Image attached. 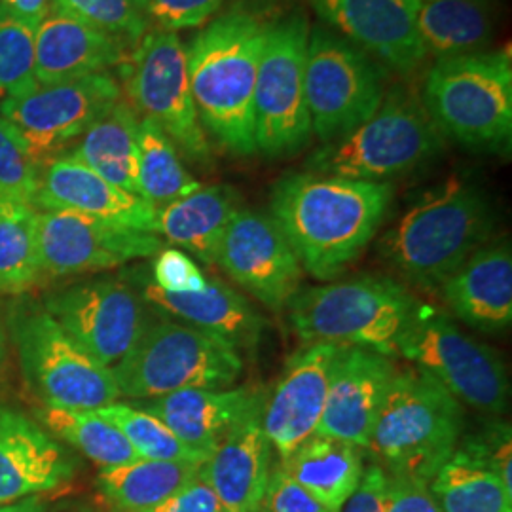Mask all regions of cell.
<instances>
[{"instance_id":"6da1fadb","label":"cell","mask_w":512,"mask_h":512,"mask_svg":"<svg viewBox=\"0 0 512 512\" xmlns=\"http://www.w3.org/2000/svg\"><path fill=\"white\" fill-rule=\"evenodd\" d=\"M393 184L355 181L313 171L275 184L270 217L304 272L321 281L344 274L365 253L393 202Z\"/></svg>"},{"instance_id":"7a4b0ae2","label":"cell","mask_w":512,"mask_h":512,"mask_svg":"<svg viewBox=\"0 0 512 512\" xmlns=\"http://www.w3.org/2000/svg\"><path fill=\"white\" fill-rule=\"evenodd\" d=\"M270 25L253 12L232 10L205 23L186 48L203 129L236 156L256 152V74Z\"/></svg>"},{"instance_id":"3957f363","label":"cell","mask_w":512,"mask_h":512,"mask_svg":"<svg viewBox=\"0 0 512 512\" xmlns=\"http://www.w3.org/2000/svg\"><path fill=\"white\" fill-rule=\"evenodd\" d=\"M495 226L488 196L461 179L431 188L380 239V253L412 285L440 289L486 245Z\"/></svg>"},{"instance_id":"277c9868","label":"cell","mask_w":512,"mask_h":512,"mask_svg":"<svg viewBox=\"0 0 512 512\" xmlns=\"http://www.w3.org/2000/svg\"><path fill=\"white\" fill-rule=\"evenodd\" d=\"M463 406L416 370H397L366 452L389 476L429 484L463 433Z\"/></svg>"},{"instance_id":"5b68a950","label":"cell","mask_w":512,"mask_h":512,"mask_svg":"<svg viewBox=\"0 0 512 512\" xmlns=\"http://www.w3.org/2000/svg\"><path fill=\"white\" fill-rule=\"evenodd\" d=\"M420 97L440 133L461 147L511 148V48L437 59L425 74Z\"/></svg>"},{"instance_id":"8992f818","label":"cell","mask_w":512,"mask_h":512,"mask_svg":"<svg viewBox=\"0 0 512 512\" xmlns=\"http://www.w3.org/2000/svg\"><path fill=\"white\" fill-rule=\"evenodd\" d=\"M444 145L420 95L397 86L366 122L319 148L306 165L321 175L387 183L431 164Z\"/></svg>"},{"instance_id":"52a82bcc","label":"cell","mask_w":512,"mask_h":512,"mask_svg":"<svg viewBox=\"0 0 512 512\" xmlns=\"http://www.w3.org/2000/svg\"><path fill=\"white\" fill-rule=\"evenodd\" d=\"M418 300L391 277L361 275L294 294L289 319L304 344L334 342L399 355Z\"/></svg>"},{"instance_id":"ba28073f","label":"cell","mask_w":512,"mask_h":512,"mask_svg":"<svg viewBox=\"0 0 512 512\" xmlns=\"http://www.w3.org/2000/svg\"><path fill=\"white\" fill-rule=\"evenodd\" d=\"M120 395L158 399L183 389H228L243 372L238 349L177 321H156L114 365Z\"/></svg>"},{"instance_id":"9c48e42d","label":"cell","mask_w":512,"mask_h":512,"mask_svg":"<svg viewBox=\"0 0 512 512\" xmlns=\"http://www.w3.org/2000/svg\"><path fill=\"white\" fill-rule=\"evenodd\" d=\"M399 355L482 414L501 416L509 406L511 384L501 357L429 304L418 302Z\"/></svg>"},{"instance_id":"30bf717a","label":"cell","mask_w":512,"mask_h":512,"mask_svg":"<svg viewBox=\"0 0 512 512\" xmlns=\"http://www.w3.org/2000/svg\"><path fill=\"white\" fill-rule=\"evenodd\" d=\"M308 40L310 25L304 16L270 25L255 86L256 152L268 158H289L310 145Z\"/></svg>"},{"instance_id":"8fae6325","label":"cell","mask_w":512,"mask_h":512,"mask_svg":"<svg viewBox=\"0 0 512 512\" xmlns=\"http://www.w3.org/2000/svg\"><path fill=\"white\" fill-rule=\"evenodd\" d=\"M384 82L382 63L334 31L310 29L306 99L321 141H336L366 122L384 101Z\"/></svg>"},{"instance_id":"7c38bea8","label":"cell","mask_w":512,"mask_h":512,"mask_svg":"<svg viewBox=\"0 0 512 512\" xmlns=\"http://www.w3.org/2000/svg\"><path fill=\"white\" fill-rule=\"evenodd\" d=\"M14 338L25 378L46 406L93 412L122 397L112 368L80 348L48 311L19 313Z\"/></svg>"},{"instance_id":"4fadbf2b","label":"cell","mask_w":512,"mask_h":512,"mask_svg":"<svg viewBox=\"0 0 512 512\" xmlns=\"http://www.w3.org/2000/svg\"><path fill=\"white\" fill-rule=\"evenodd\" d=\"M124 61L129 105L164 129L179 150L200 164L211 162L188 78L183 40L173 31H148Z\"/></svg>"},{"instance_id":"5bb4252c","label":"cell","mask_w":512,"mask_h":512,"mask_svg":"<svg viewBox=\"0 0 512 512\" xmlns=\"http://www.w3.org/2000/svg\"><path fill=\"white\" fill-rule=\"evenodd\" d=\"M122 101L109 73L38 84L0 103L2 118L16 129L38 167L57 158L86 129Z\"/></svg>"},{"instance_id":"9a60e30c","label":"cell","mask_w":512,"mask_h":512,"mask_svg":"<svg viewBox=\"0 0 512 512\" xmlns=\"http://www.w3.org/2000/svg\"><path fill=\"white\" fill-rule=\"evenodd\" d=\"M38 260L50 277L114 270L162 251L156 234L137 232L74 211H35Z\"/></svg>"},{"instance_id":"2e32d148","label":"cell","mask_w":512,"mask_h":512,"mask_svg":"<svg viewBox=\"0 0 512 512\" xmlns=\"http://www.w3.org/2000/svg\"><path fill=\"white\" fill-rule=\"evenodd\" d=\"M46 311L101 365H116L147 327L141 296L120 279H97L54 294Z\"/></svg>"},{"instance_id":"e0dca14e","label":"cell","mask_w":512,"mask_h":512,"mask_svg":"<svg viewBox=\"0 0 512 512\" xmlns=\"http://www.w3.org/2000/svg\"><path fill=\"white\" fill-rule=\"evenodd\" d=\"M217 264L243 291L274 311L289 306L304 272L275 220L243 207L224 232Z\"/></svg>"},{"instance_id":"ac0fdd59","label":"cell","mask_w":512,"mask_h":512,"mask_svg":"<svg viewBox=\"0 0 512 512\" xmlns=\"http://www.w3.org/2000/svg\"><path fill=\"white\" fill-rule=\"evenodd\" d=\"M344 344L313 342L298 349L262 408V429L281 461L315 435Z\"/></svg>"},{"instance_id":"d6986e66","label":"cell","mask_w":512,"mask_h":512,"mask_svg":"<svg viewBox=\"0 0 512 512\" xmlns=\"http://www.w3.org/2000/svg\"><path fill=\"white\" fill-rule=\"evenodd\" d=\"M315 12L365 54L397 73L418 71L427 57L406 0H311Z\"/></svg>"},{"instance_id":"ffe728a7","label":"cell","mask_w":512,"mask_h":512,"mask_svg":"<svg viewBox=\"0 0 512 512\" xmlns=\"http://www.w3.org/2000/svg\"><path fill=\"white\" fill-rule=\"evenodd\" d=\"M395 372L387 355L346 346L334 368L313 437L342 440L366 450Z\"/></svg>"},{"instance_id":"44dd1931","label":"cell","mask_w":512,"mask_h":512,"mask_svg":"<svg viewBox=\"0 0 512 512\" xmlns=\"http://www.w3.org/2000/svg\"><path fill=\"white\" fill-rule=\"evenodd\" d=\"M44 211H74L137 232L154 234L156 205L97 175L71 154L40 167L35 202Z\"/></svg>"},{"instance_id":"7402d4cb","label":"cell","mask_w":512,"mask_h":512,"mask_svg":"<svg viewBox=\"0 0 512 512\" xmlns=\"http://www.w3.org/2000/svg\"><path fill=\"white\" fill-rule=\"evenodd\" d=\"M264 401L266 397L226 433L200 467V478L226 512L262 509L272 475V446L262 429Z\"/></svg>"},{"instance_id":"603a6c76","label":"cell","mask_w":512,"mask_h":512,"mask_svg":"<svg viewBox=\"0 0 512 512\" xmlns=\"http://www.w3.org/2000/svg\"><path fill=\"white\" fill-rule=\"evenodd\" d=\"M73 458L27 416L0 408V505L54 492L74 476Z\"/></svg>"},{"instance_id":"cb8c5ba5","label":"cell","mask_w":512,"mask_h":512,"mask_svg":"<svg viewBox=\"0 0 512 512\" xmlns=\"http://www.w3.org/2000/svg\"><path fill=\"white\" fill-rule=\"evenodd\" d=\"M124 44L52 2L35 31V78L38 84H54L107 73L126 61Z\"/></svg>"},{"instance_id":"d4e9b609","label":"cell","mask_w":512,"mask_h":512,"mask_svg":"<svg viewBox=\"0 0 512 512\" xmlns=\"http://www.w3.org/2000/svg\"><path fill=\"white\" fill-rule=\"evenodd\" d=\"M442 296L459 321L480 332L512 323V251L509 241L484 245L442 283Z\"/></svg>"},{"instance_id":"484cf974","label":"cell","mask_w":512,"mask_h":512,"mask_svg":"<svg viewBox=\"0 0 512 512\" xmlns=\"http://www.w3.org/2000/svg\"><path fill=\"white\" fill-rule=\"evenodd\" d=\"M264 397V389L247 385L228 389H183L133 406L164 421L184 444L209 456L226 433Z\"/></svg>"},{"instance_id":"4316f807","label":"cell","mask_w":512,"mask_h":512,"mask_svg":"<svg viewBox=\"0 0 512 512\" xmlns=\"http://www.w3.org/2000/svg\"><path fill=\"white\" fill-rule=\"evenodd\" d=\"M143 296L156 310L213 334L238 351H255L262 340L264 317L243 294L217 277L209 279L200 293H165L147 283Z\"/></svg>"},{"instance_id":"83f0119b","label":"cell","mask_w":512,"mask_h":512,"mask_svg":"<svg viewBox=\"0 0 512 512\" xmlns=\"http://www.w3.org/2000/svg\"><path fill=\"white\" fill-rule=\"evenodd\" d=\"M241 209L239 194L226 184L200 186L192 194L156 207L154 234L215 264L228 224Z\"/></svg>"},{"instance_id":"f1b7e54d","label":"cell","mask_w":512,"mask_h":512,"mask_svg":"<svg viewBox=\"0 0 512 512\" xmlns=\"http://www.w3.org/2000/svg\"><path fill=\"white\" fill-rule=\"evenodd\" d=\"M281 467L330 512L342 509L365 473L359 446L325 437L306 440Z\"/></svg>"},{"instance_id":"f546056e","label":"cell","mask_w":512,"mask_h":512,"mask_svg":"<svg viewBox=\"0 0 512 512\" xmlns=\"http://www.w3.org/2000/svg\"><path fill=\"white\" fill-rule=\"evenodd\" d=\"M414 18L427 55L437 59L484 52L494 38L490 0H421Z\"/></svg>"},{"instance_id":"4dcf8cb0","label":"cell","mask_w":512,"mask_h":512,"mask_svg":"<svg viewBox=\"0 0 512 512\" xmlns=\"http://www.w3.org/2000/svg\"><path fill=\"white\" fill-rule=\"evenodd\" d=\"M137 135V112L126 101H118L86 129L71 156L88 165L109 183L141 196L137 173Z\"/></svg>"},{"instance_id":"1f68e13d","label":"cell","mask_w":512,"mask_h":512,"mask_svg":"<svg viewBox=\"0 0 512 512\" xmlns=\"http://www.w3.org/2000/svg\"><path fill=\"white\" fill-rule=\"evenodd\" d=\"M202 463L137 459L101 469L97 488L112 509L141 512L160 505L200 475Z\"/></svg>"},{"instance_id":"d6a6232c","label":"cell","mask_w":512,"mask_h":512,"mask_svg":"<svg viewBox=\"0 0 512 512\" xmlns=\"http://www.w3.org/2000/svg\"><path fill=\"white\" fill-rule=\"evenodd\" d=\"M442 512H512V492L501 478L456 448L427 484Z\"/></svg>"},{"instance_id":"836d02e7","label":"cell","mask_w":512,"mask_h":512,"mask_svg":"<svg viewBox=\"0 0 512 512\" xmlns=\"http://www.w3.org/2000/svg\"><path fill=\"white\" fill-rule=\"evenodd\" d=\"M139 194L147 202L162 207L192 194L202 184L186 169L179 148L156 122L139 120L137 135Z\"/></svg>"},{"instance_id":"e575fe53","label":"cell","mask_w":512,"mask_h":512,"mask_svg":"<svg viewBox=\"0 0 512 512\" xmlns=\"http://www.w3.org/2000/svg\"><path fill=\"white\" fill-rule=\"evenodd\" d=\"M38 418L54 435L73 444L78 452L92 459L101 469L141 459L128 439L95 412L46 406L38 410Z\"/></svg>"},{"instance_id":"d590c367","label":"cell","mask_w":512,"mask_h":512,"mask_svg":"<svg viewBox=\"0 0 512 512\" xmlns=\"http://www.w3.org/2000/svg\"><path fill=\"white\" fill-rule=\"evenodd\" d=\"M93 412L112 423L141 459L203 463L209 458L184 444L164 421L133 404L112 403Z\"/></svg>"},{"instance_id":"8d00e7d4","label":"cell","mask_w":512,"mask_h":512,"mask_svg":"<svg viewBox=\"0 0 512 512\" xmlns=\"http://www.w3.org/2000/svg\"><path fill=\"white\" fill-rule=\"evenodd\" d=\"M42 277L35 207L0 215V293H27L37 287Z\"/></svg>"},{"instance_id":"74e56055","label":"cell","mask_w":512,"mask_h":512,"mask_svg":"<svg viewBox=\"0 0 512 512\" xmlns=\"http://www.w3.org/2000/svg\"><path fill=\"white\" fill-rule=\"evenodd\" d=\"M35 31L0 4V103L37 86Z\"/></svg>"},{"instance_id":"f35d334b","label":"cell","mask_w":512,"mask_h":512,"mask_svg":"<svg viewBox=\"0 0 512 512\" xmlns=\"http://www.w3.org/2000/svg\"><path fill=\"white\" fill-rule=\"evenodd\" d=\"M55 6L95 29L124 42H139L148 33L143 0H52Z\"/></svg>"},{"instance_id":"ab89813d","label":"cell","mask_w":512,"mask_h":512,"mask_svg":"<svg viewBox=\"0 0 512 512\" xmlns=\"http://www.w3.org/2000/svg\"><path fill=\"white\" fill-rule=\"evenodd\" d=\"M40 167L31 158L18 131L0 116V192L35 207Z\"/></svg>"},{"instance_id":"60d3db41","label":"cell","mask_w":512,"mask_h":512,"mask_svg":"<svg viewBox=\"0 0 512 512\" xmlns=\"http://www.w3.org/2000/svg\"><path fill=\"white\" fill-rule=\"evenodd\" d=\"M459 450L488 465L512 492L511 425L503 421L488 423L480 433L458 444Z\"/></svg>"},{"instance_id":"b9f144b4","label":"cell","mask_w":512,"mask_h":512,"mask_svg":"<svg viewBox=\"0 0 512 512\" xmlns=\"http://www.w3.org/2000/svg\"><path fill=\"white\" fill-rule=\"evenodd\" d=\"M222 4L224 0H143L148 21L173 33L203 27L219 12Z\"/></svg>"},{"instance_id":"7bdbcfd3","label":"cell","mask_w":512,"mask_h":512,"mask_svg":"<svg viewBox=\"0 0 512 512\" xmlns=\"http://www.w3.org/2000/svg\"><path fill=\"white\" fill-rule=\"evenodd\" d=\"M152 275L154 285L165 293H200L209 283L202 268L179 249L160 251L154 260Z\"/></svg>"},{"instance_id":"ee69618b","label":"cell","mask_w":512,"mask_h":512,"mask_svg":"<svg viewBox=\"0 0 512 512\" xmlns=\"http://www.w3.org/2000/svg\"><path fill=\"white\" fill-rule=\"evenodd\" d=\"M262 507L266 512H330L296 484L281 465L272 469Z\"/></svg>"},{"instance_id":"f6af8a7d","label":"cell","mask_w":512,"mask_h":512,"mask_svg":"<svg viewBox=\"0 0 512 512\" xmlns=\"http://www.w3.org/2000/svg\"><path fill=\"white\" fill-rule=\"evenodd\" d=\"M391 476L382 467L370 465L365 469L357 490L338 512H389Z\"/></svg>"},{"instance_id":"bcb514c9","label":"cell","mask_w":512,"mask_h":512,"mask_svg":"<svg viewBox=\"0 0 512 512\" xmlns=\"http://www.w3.org/2000/svg\"><path fill=\"white\" fill-rule=\"evenodd\" d=\"M141 512H226L217 494L200 475L188 482L177 494L167 497L160 505Z\"/></svg>"},{"instance_id":"7dc6e473","label":"cell","mask_w":512,"mask_h":512,"mask_svg":"<svg viewBox=\"0 0 512 512\" xmlns=\"http://www.w3.org/2000/svg\"><path fill=\"white\" fill-rule=\"evenodd\" d=\"M389 512H442V509L429 492L427 484L410 478L391 476Z\"/></svg>"},{"instance_id":"c3c4849f","label":"cell","mask_w":512,"mask_h":512,"mask_svg":"<svg viewBox=\"0 0 512 512\" xmlns=\"http://www.w3.org/2000/svg\"><path fill=\"white\" fill-rule=\"evenodd\" d=\"M52 0H2V6H6L14 16L38 27V23L46 16Z\"/></svg>"},{"instance_id":"681fc988","label":"cell","mask_w":512,"mask_h":512,"mask_svg":"<svg viewBox=\"0 0 512 512\" xmlns=\"http://www.w3.org/2000/svg\"><path fill=\"white\" fill-rule=\"evenodd\" d=\"M46 499L44 495H31L10 505H0V512H44Z\"/></svg>"},{"instance_id":"f907efd6","label":"cell","mask_w":512,"mask_h":512,"mask_svg":"<svg viewBox=\"0 0 512 512\" xmlns=\"http://www.w3.org/2000/svg\"><path fill=\"white\" fill-rule=\"evenodd\" d=\"M25 207H31V205L16 202V200H12V198H8L6 194L0 192V215H10V213H16V211H21Z\"/></svg>"},{"instance_id":"816d5d0a","label":"cell","mask_w":512,"mask_h":512,"mask_svg":"<svg viewBox=\"0 0 512 512\" xmlns=\"http://www.w3.org/2000/svg\"><path fill=\"white\" fill-rule=\"evenodd\" d=\"M4 361H6V342H4V330L0 327V372H2Z\"/></svg>"},{"instance_id":"f5cc1de1","label":"cell","mask_w":512,"mask_h":512,"mask_svg":"<svg viewBox=\"0 0 512 512\" xmlns=\"http://www.w3.org/2000/svg\"><path fill=\"white\" fill-rule=\"evenodd\" d=\"M406 2H410L412 6H416V4H418V2H421V0H406Z\"/></svg>"}]
</instances>
